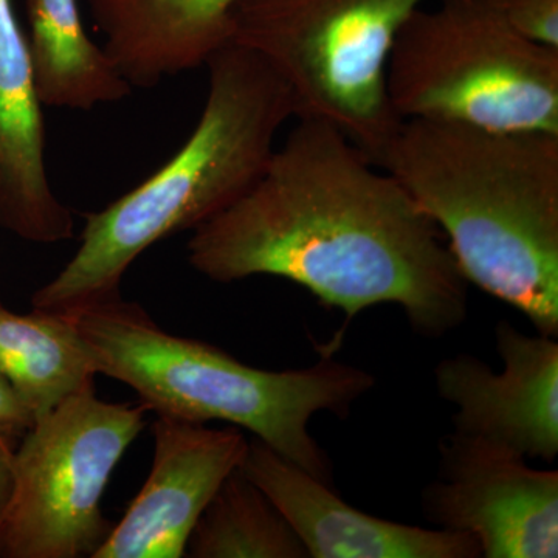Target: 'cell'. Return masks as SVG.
<instances>
[{
    "mask_svg": "<svg viewBox=\"0 0 558 558\" xmlns=\"http://www.w3.org/2000/svg\"><path fill=\"white\" fill-rule=\"evenodd\" d=\"M0 226L35 244L73 236L72 213L47 174L43 105L11 0H0Z\"/></svg>",
    "mask_w": 558,
    "mask_h": 558,
    "instance_id": "obj_12",
    "label": "cell"
},
{
    "mask_svg": "<svg viewBox=\"0 0 558 558\" xmlns=\"http://www.w3.org/2000/svg\"><path fill=\"white\" fill-rule=\"evenodd\" d=\"M208 95L185 145L159 171L86 215L81 244L33 295V310L75 314L120 295L124 274L149 247L236 204L263 178L293 113L281 78L255 51L229 44L207 61Z\"/></svg>",
    "mask_w": 558,
    "mask_h": 558,
    "instance_id": "obj_3",
    "label": "cell"
},
{
    "mask_svg": "<svg viewBox=\"0 0 558 558\" xmlns=\"http://www.w3.org/2000/svg\"><path fill=\"white\" fill-rule=\"evenodd\" d=\"M388 98L400 119L558 135V49L513 31L492 0H439L400 27Z\"/></svg>",
    "mask_w": 558,
    "mask_h": 558,
    "instance_id": "obj_5",
    "label": "cell"
},
{
    "mask_svg": "<svg viewBox=\"0 0 558 558\" xmlns=\"http://www.w3.org/2000/svg\"><path fill=\"white\" fill-rule=\"evenodd\" d=\"M97 374L134 389L157 416L222 421L332 484L328 453L310 433L319 411L344 416L374 376L325 354L310 368L266 371L204 341L172 336L120 295L70 314Z\"/></svg>",
    "mask_w": 558,
    "mask_h": 558,
    "instance_id": "obj_4",
    "label": "cell"
},
{
    "mask_svg": "<svg viewBox=\"0 0 558 558\" xmlns=\"http://www.w3.org/2000/svg\"><path fill=\"white\" fill-rule=\"evenodd\" d=\"M495 373L470 354L442 360L435 369L440 398L457 407L453 432L524 459L558 454V343L499 322Z\"/></svg>",
    "mask_w": 558,
    "mask_h": 558,
    "instance_id": "obj_9",
    "label": "cell"
},
{
    "mask_svg": "<svg viewBox=\"0 0 558 558\" xmlns=\"http://www.w3.org/2000/svg\"><path fill=\"white\" fill-rule=\"evenodd\" d=\"M33 75L43 106L90 110L126 98L131 84L84 31L78 0H27Z\"/></svg>",
    "mask_w": 558,
    "mask_h": 558,
    "instance_id": "obj_14",
    "label": "cell"
},
{
    "mask_svg": "<svg viewBox=\"0 0 558 558\" xmlns=\"http://www.w3.org/2000/svg\"><path fill=\"white\" fill-rule=\"evenodd\" d=\"M524 38L558 49V0H492Z\"/></svg>",
    "mask_w": 558,
    "mask_h": 558,
    "instance_id": "obj_17",
    "label": "cell"
},
{
    "mask_svg": "<svg viewBox=\"0 0 558 558\" xmlns=\"http://www.w3.org/2000/svg\"><path fill=\"white\" fill-rule=\"evenodd\" d=\"M148 413L143 403L105 402L90 385L36 418L14 453L2 557H94L112 529L102 495Z\"/></svg>",
    "mask_w": 558,
    "mask_h": 558,
    "instance_id": "obj_7",
    "label": "cell"
},
{
    "mask_svg": "<svg viewBox=\"0 0 558 558\" xmlns=\"http://www.w3.org/2000/svg\"><path fill=\"white\" fill-rule=\"evenodd\" d=\"M427 0H238L231 43L255 51L289 89L299 120L339 130L374 163L402 119L388 98L396 36Z\"/></svg>",
    "mask_w": 558,
    "mask_h": 558,
    "instance_id": "obj_6",
    "label": "cell"
},
{
    "mask_svg": "<svg viewBox=\"0 0 558 558\" xmlns=\"http://www.w3.org/2000/svg\"><path fill=\"white\" fill-rule=\"evenodd\" d=\"M105 50L131 86L207 64L231 43L238 0H87Z\"/></svg>",
    "mask_w": 558,
    "mask_h": 558,
    "instance_id": "obj_13",
    "label": "cell"
},
{
    "mask_svg": "<svg viewBox=\"0 0 558 558\" xmlns=\"http://www.w3.org/2000/svg\"><path fill=\"white\" fill-rule=\"evenodd\" d=\"M425 517L478 543L486 558L558 557V472L453 432L439 442Z\"/></svg>",
    "mask_w": 558,
    "mask_h": 558,
    "instance_id": "obj_8",
    "label": "cell"
},
{
    "mask_svg": "<svg viewBox=\"0 0 558 558\" xmlns=\"http://www.w3.org/2000/svg\"><path fill=\"white\" fill-rule=\"evenodd\" d=\"M465 281L558 336V135L410 119L381 154Z\"/></svg>",
    "mask_w": 558,
    "mask_h": 558,
    "instance_id": "obj_2",
    "label": "cell"
},
{
    "mask_svg": "<svg viewBox=\"0 0 558 558\" xmlns=\"http://www.w3.org/2000/svg\"><path fill=\"white\" fill-rule=\"evenodd\" d=\"M10 438L0 435V557L3 554V539H5L7 524H9L11 506H13L14 490H16V469H14V453Z\"/></svg>",
    "mask_w": 558,
    "mask_h": 558,
    "instance_id": "obj_19",
    "label": "cell"
},
{
    "mask_svg": "<svg viewBox=\"0 0 558 558\" xmlns=\"http://www.w3.org/2000/svg\"><path fill=\"white\" fill-rule=\"evenodd\" d=\"M0 373L20 392L35 418L46 416L70 396L95 385L97 376L70 315L35 310L20 315L3 306Z\"/></svg>",
    "mask_w": 558,
    "mask_h": 558,
    "instance_id": "obj_15",
    "label": "cell"
},
{
    "mask_svg": "<svg viewBox=\"0 0 558 558\" xmlns=\"http://www.w3.org/2000/svg\"><path fill=\"white\" fill-rule=\"evenodd\" d=\"M241 428L157 416L148 480L92 558H182L216 492L247 453Z\"/></svg>",
    "mask_w": 558,
    "mask_h": 558,
    "instance_id": "obj_10",
    "label": "cell"
},
{
    "mask_svg": "<svg viewBox=\"0 0 558 558\" xmlns=\"http://www.w3.org/2000/svg\"><path fill=\"white\" fill-rule=\"evenodd\" d=\"M189 260L216 282L289 279L348 319L398 304L438 339L468 317L465 278L407 190L328 123L299 120L256 185L193 230Z\"/></svg>",
    "mask_w": 558,
    "mask_h": 558,
    "instance_id": "obj_1",
    "label": "cell"
},
{
    "mask_svg": "<svg viewBox=\"0 0 558 558\" xmlns=\"http://www.w3.org/2000/svg\"><path fill=\"white\" fill-rule=\"evenodd\" d=\"M35 414L9 379L0 373V435L22 438L35 424Z\"/></svg>",
    "mask_w": 558,
    "mask_h": 558,
    "instance_id": "obj_18",
    "label": "cell"
},
{
    "mask_svg": "<svg viewBox=\"0 0 558 558\" xmlns=\"http://www.w3.org/2000/svg\"><path fill=\"white\" fill-rule=\"evenodd\" d=\"M241 470L288 520L312 558L481 557L478 543L468 534L409 526L352 508L263 440H248Z\"/></svg>",
    "mask_w": 558,
    "mask_h": 558,
    "instance_id": "obj_11",
    "label": "cell"
},
{
    "mask_svg": "<svg viewBox=\"0 0 558 558\" xmlns=\"http://www.w3.org/2000/svg\"><path fill=\"white\" fill-rule=\"evenodd\" d=\"M191 558H310L288 520L242 473L231 472L191 534Z\"/></svg>",
    "mask_w": 558,
    "mask_h": 558,
    "instance_id": "obj_16",
    "label": "cell"
}]
</instances>
